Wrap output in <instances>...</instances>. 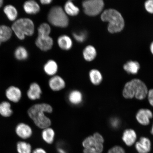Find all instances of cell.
Wrapping results in <instances>:
<instances>
[{
  "mask_svg": "<svg viewBox=\"0 0 153 153\" xmlns=\"http://www.w3.org/2000/svg\"><path fill=\"white\" fill-rule=\"evenodd\" d=\"M4 12L7 19L11 22L15 21L18 16V12L15 7L11 5L6 6L4 8Z\"/></svg>",
  "mask_w": 153,
  "mask_h": 153,
  "instance_id": "4316f807",
  "label": "cell"
},
{
  "mask_svg": "<svg viewBox=\"0 0 153 153\" xmlns=\"http://www.w3.org/2000/svg\"><path fill=\"white\" fill-rule=\"evenodd\" d=\"M123 68L127 73L136 74L138 73L140 67L139 63L137 61H129L124 65Z\"/></svg>",
  "mask_w": 153,
  "mask_h": 153,
  "instance_id": "ac0fdd59",
  "label": "cell"
},
{
  "mask_svg": "<svg viewBox=\"0 0 153 153\" xmlns=\"http://www.w3.org/2000/svg\"><path fill=\"white\" fill-rule=\"evenodd\" d=\"M48 84L50 88L53 91H60L66 87V83L64 79L57 75L52 76L49 79Z\"/></svg>",
  "mask_w": 153,
  "mask_h": 153,
  "instance_id": "7c38bea8",
  "label": "cell"
},
{
  "mask_svg": "<svg viewBox=\"0 0 153 153\" xmlns=\"http://www.w3.org/2000/svg\"><path fill=\"white\" fill-rule=\"evenodd\" d=\"M14 56L17 60H25L28 58V53L25 48L22 46H20L15 50Z\"/></svg>",
  "mask_w": 153,
  "mask_h": 153,
  "instance_id": "83f0119b",
  "label": "cell"
},
{
  "mask_svg": "<svg viewBox=\"0 0 153 153\" xmlns=\"http://www.w3.org/2000/svg\"><path fill=\"white\" fill-rule=\"evenodd\" d=\"M32 153H47L43 149L41 148H38L34 150Z\"/></svg>",
  "mask_w": 153,
  "mask_h": 153,
  "instance_id": "8d00e7d4",
  "label": "cell"
},
{
  "mask_svg": "<svg viewBox=\"0 0 153 153\" xmlns=\"http://www.w3.org/2000/svg\"><path fill=\"white\" fill-rule=\"evenodd\" d=\"M57 42L59 47L65 51L69 50L71 49L73 45L71 38L66 35L60 36L57 39Z\"/></svg>",
  "mask_w": 153,
  "mask_h": 153,
  "instance_id": "e0dca14e",
  "label": "cell"
},
{
  "mask_svg": "<svg viewBox=\"0 0 153 153\" xmlns=\"http://www.w3.org/2000/svg\"><path fill=\"white\" fill-rule=\"evenodd\" d=\"M151 133L153 135V124L152 127V130H151Z\"/></svg>",
  "mask_w": 153,
  "mask_h": 153,
  "instance_id": "b9f144b4",
  "label": "cell"
},
{
  "mask_svg": "<svg viewBox=\"0 0 153 153\" xmlns=\"http://www.w3.org/2000/svg\"><path fill=\"white\" fill-rule=\"evenodd\" d=\"M150 48L151 52L153 55V41L150 44Z\"/></svg>",
  "mask_w": 153,
  "mask_h": 153,
  "instance_id": "ab89813d",
  "label": "cell"
},
{
  "mask_svg": "<svg viewBox=\"0 0 153 153\" xmlns=\"http://www.w3.org/2000/svg\"><path fill=\"white\" fill-rule=\"evenodd\" d=\"M97 54L95 48L91 45L86 46L84 49L83 55L84 59L87 62H90L94 60Z\"/></svg>",
  "mask_w": 153,
  "mask_h": 153,
  "instance_id": "ffe728a7",
  "label": "cell"
},
{
  "mask_svg": "<svg viewBox=\"0 0 153 153\" xmlns=\"http://www.w3.org/2000/svg\"><path fill=\"white\" fill-rule=\"evenodd\" d=\"M102 0H87L82 3L84 12L88 16H94L100 14L104 8Z\"/></svg>",
  "mask_w": 153,
  "mask_h": 153,
  "instance_id": "8992f818",
  "label": "cell"
},
{
  "mask_svg": "<svg viewBox=\"0 0 153 153\" xmlns=\"http://www.w3.org/2000/svg\"><path fill=\"white\" fill-rule=\"evenodd\" d=\"M64 10L67 15L72 16H76L80 11L79 8L70 1H67L65 4Z\"/></svg>",
  "mask_w": 153,
  "mask_h": 153,
  "instance_id": "603a6c76",
  "label": "cell"
},
{
  "mask_svg": "<svg viewBox=\"0 0 153 153\" xmlns=\"http://www.w3.org/2000/svg\"><path fill=\"white\" fill-rule=\"evenodd\" d=\"M52 0H41L40 3L42 5H48L50 4L52 2Z\"/></svg>",
  "mask_w": 153,
  "mask_h": 153,
  "instance_id": "74e56055",
  "label": "cell"
},
{
  "mask_svg": "<svg viewBox=\"0 0 153 153\" xmlns=\"http://www.w3.org/2000/svg\"><path fill=\"white\" fill-rule=\"evenodd\" d=\"M137 139V134L134 130L127 129L124 131L122 135V140L128 146L133 145Z\"/></svg>",
  "mask_w": 153,
  "mask_h": 153,
  "instance_id": "9a60e30c",
  "label": "cell"
},
{
  "mask_svg": "<svg viewBox=\"0 0 153 153\" xmlns=\"http://www.w3.org/2000/svg\"><path fill=\"white\" fill-rule=\"evenodd\" d=\"M108 153H126V152L122 147L116 146L110 149Z\"/></svg>",
  "mask_w": 153,
  "mask_h": 153,
  "instance_id": "e575fe53",
  "label": "cell"
},
{
  "mask_svg": "<svg viewBox=\"0 0 153 153\" xmlns=\"http://www.w3.org/2000/svg\"><path fill=\"white\" fill-rule=\"evenodd\" d=\"M5 96L7 99L14 103H18L22 96V91L19 88L15 86H11L5 91Z\"/></svg>",
  "mask_w": 153,
  "mask_h": 153,
  "instance_id": "30bf717a",
  "label": "cell"
},
{
  "mask_svg": "<svg viewBox=\"0 0 153 153\" xmlns=\"http://www.w3.org/2000/svg\"><path fill=\"white\" fill-rule=\"evenodd\" d=\"M13 30L9 27L4 25L0 26V41L1 43L8 41L12 35Z\"/></svg>",
  "mask_w": 153,
  "mask_h": 153,
  "instance_id": "d4e9b609",
  "label": "cell"
},
{
  "mask_svg": "<svg viewBox=\"0 0 153 153\" xmlns=\"http://www.w3.org/2000/svg\"><path fill=\"white\" fill-rule=\"evenodd\" d=\"M1 43H2L1 42V41H0V45H1Z\"/></svg>",
  "mask_w": 153,
  "mask_h": 153,
  "instance_id": "7bdbcfd3",
  "label": "cell"
},
{
  "mask_svg": "<svg viewBox=\"0 0 153 153\" xmlns=\"http://www.w3.org/2000/svg\"><path fill=\"white\" fill-rule=\"evenodd\" d=\"M3 4V0H0V7H1Z\"/></svg>",
  "mask_w": 153,
  "mask_h": 153,
  "instance_id": "60d3db41",
  "label": "cell"
},
{
  "mask_svg": "<svg viewBox=\"0 0 153 153\" xmlns=\"http://www.w3.org/2000/svg\"><path fill=\"white\" fill-rule=\"evenodd\" d=\"M15 131L19 137L23 139L30 138L33 134L31 127L28 124L24 123L18 124L15 128Z\"/></svg>",
  "mask_w": 153,
  "mask_h": 153,
  "instance_id": "9c48e42d",
  "label": "cell"
},
{
  "mask_svg": "<svg viewBox=\"0 0 153 153\" xmlns=\"http://www.w3.org/2000/svg\"><path fill=\"white\" fill-rule=\"evenodd\" d=\"M103 22L108 23V30L111 33H119L125 26V21L120 13L114 9H109L103 11L101 15Z\"/></svg>",
  "mask_w": 153,
  "mask_h": 153,
  "instance_id": "7a4b0ae2",
  "label": "cell"
},
{
  "mask_svg": "<svg viewBox=\"0 0 153 153\" xmlns=\"http://www.w3.org/2000/svg\"><path fill=\"white\" fill-rule=\"evenodd\" d=\"M42 91L38 84L33 82L30 84L27 94L29 99L31 100H36L41 98Z\"/></svg>",
  "mask_w": 153,
  "mask_h": 153,
  "instance_id": "5bb4252c",
  "label": "cell"
},
{
  "mask_svg": "<svg viewBox=\"0 0 153 153\" xmlns=\"http://www.w3.org/2000/svg\"><path fill=\"white\" fill-rule=\"evenodd\" d=\"M58 152L59 153H67L66 151L63 148H59L58 149Z\"/></svg>",
  "mask_w": 153,
  "mask_h": 153,
  "instance_id": "f35d334b",
  "label": "cell"
},
{
  "mask_svg": "<svg viewBox=\"0 0 153 153\" xmlns=\"http://www.w3.org/2000/svg\"><path fill=\"white\" fill-rule=\"evenodd\" d=\"M44 70L45 74L50 76H54L58 71V65L55 61H48L44 66Z\"/></svg>",
  "mask_w": 153,
  "mask_h": 153,
  "instance_id": "44dd1931",
  "label": "cell"
},
{
  "mask_svg": "<svg viewBox=\"0 0 153 153\" xmlns=\"http://www.w3.org/2000/svg\"><path fill=\"white\" fill-rule=\"evenodd\" d=\"M68 101L71 104L74 105L81 104L83 101V95L82 93L77 90H73L69 94Z\"/></svg>",
  "mask_w": 153,
  "mask_h": 153,
  "instance_id": "d6986e66",
  "label": "cell"
},
{
  "mask_svg": "<svg viewBox=\"0 0 153 153\" xmlns=\"http://www.w3.org/2000/svg\"><path fill=\"white\" fill-rule=\"evenodd\" d=\"M24 10L27 14L34 15L37 14L40 10V7L38 4L33 0L27 1L23 5Z\"/></svg>",
  "mask_w": 153,
  "mask_h": 153,
  "instance_id": "2e32d148",
  "label": "cell"
},
{
  "mask_svg": "<svg viewBox=\"0 0 153 153\" xmlns=\"http://www.w3.org/2000/svg\"><path fill=\"white\" fill-rule=\"evenodd\" d=\"M151 146L150 140L142 137L136 143L135 148L138 153H148L151 150Z\"/></svg>",
  "mask_w": 153,
  "mask_h": 153,
  "instance_id": "4fadbf2b",
  "label": "cell"
},
{
  "mask_svg": "<svg viewBox=\"0 0 153 153\" xmlns=\"http://www.w3.org/2000/svg\"><path fill=\"white\" fill-rule=\"evenodd\" d=\"M104 139L100 133H95L86 137L82 142L83 153H102Z\"/></svg>",
  "mask_w": 153,
  "mask_h": 153,
  "instance_id": "277c9868",
  "label": "cell"
},
{
  "mask_svg": "<svg viewBox=\"0 0 153 153\" xmlns=\"http://www.w3.org/2000/svg\"><path fill=\"white\" fill-rule=\"evenodd\" d=\"M152 111L148 109L142 108L137 112L136 118L140 124L143 126L149 125L151 119L153 117Z\"/></svg>",
  "mask_w": 153,
  "mask_h": 153,
  "instance_id": "8fae6325",
  "label": "cell"
},
{
  "mask_svg": "<svg viewBox=\"0 0 153 153\" xmlns=\"http://www.w3.org/2000/svg\"><path fill=\"white\" fill-rule=\"evenodd\" d=\"M51 31V28L49 25L46 23H43L38 28V36H49Z\"/></svg>",
  "mask_w": 153,
  "mask_h": 153,
  "instance_id": "4dcf8cb0",
  "label": "cell"
},
{
  "mask_svg": "<svg viewBox=\"0 0 153 153\" xmlns=\"http://www.w3.org/2000/svg\"><path fill=\"white\" fill-rule=\"evenodd\" d=\"M42 137L43 140L48 144H51L54 141L55 133L52 128L49 127L43 129Z\"/></svg>",
  "mask_w": 153,
  "mask_h": 153,
  "instance_id": "7402d4cb",
  "label": "cell"
},
{
  "mask_svg": "<svg viewBox=\"0 0 153 153\" xmlns=\"http://www.w3.org/2000/svg\"><path fill=\"white\" fill-rule=\"evenodd\" d=\"M10 103L8 101H3L0 103V115L3 117H9L13 114Z\"/></svg>",
  "mask_w": 153,
  "mask_h": 153,
  "instance_id": "cb8c5ba5",
  "label": "cell"
},
{
  "mask_svg": "<svg viewBox=\"0 0 153 153\" xmlns=\"http://www.w3.org/2000/svg\"><path fill=\"white\" fill-rule=\"evenodd\" d=\"M73 36L76 41L79 43H83L87 37V34L85 31L74 32Z\"/></svg>",
  "mask_w": 153,
  "mask_h": 153,
  "instance_id": "1f68e13d",
  "label": "cell"
},
{
  "mask_svg": "<svg viewBox=\"0 0 153 153\" xmlns=\"http://www.w3.org/2000/svg\"><path fill=\"white\" fill-rule=\"evenodd\" d=\"M123 95L126 99H130L135 97L132 83L131 81L126 84L123 91Z\"/></svg>",
  "mask_w": 153,
  "mask_h": 153,
  "instance_id": "f1b7e54d",
  "label": "cell"
},
{
  "mask_svg": "<svg viewBox=\"0 0 153 153\" xmlns=\"http://www.w3.org/2000/svg\"><path fill=\"white\" fill-rule=\"evenodd\" d=\"M48 20L53 26L65 28L69 24L68 15L62 7L56 6L51 8L48 15Z\"/></svg>",
  "mask_w": 153,
  "mask_h": 153,
  "instance_id": "5b68a950",
  "label": "cell"
},
{
  "mask_svg": "<svg viewBox=\"0 0 153 153\" xmlns=\"http://www.w3.org/2000/svg\"><path fill=\"white\" fill-rule=\"evenodd\" d=\"M11 29L19 39H25L26 36H31L34 32V25L31 19L22 18L15 21Z\"/></svg>",
  "mask_w": 153,
  "mask_h": 153,
  "instance_id": "3957f363",
  "label": "cell"
},
{
  "mask_svg": "<svg viewBox=\"0 0 153 153\" xmlns=\"http://www.w3.org/2000/svg\"><path fill=\"white\" fill-rule=\"evenodd\" d=\"M90 80L93 85H97L102 82L103 77L102 74L97 69H92L89 73Z\"/></svg>",
  "mask_w": 153,
  "mask_h": 153,
  "instance_id": "484cf974",
  "label": "cell"
},
{
  "mask_svg": "<svg viewBox=\"0 0 153 153\" xmlns=\"http://www.w3.org/2000/svg\"><path fill=\"white\" fill-rule=\"evenodd\" d=\"M148 99L149 103L153 107V89L150 90L148 94Z\"/></svg>",
  "mask_w": 153,
  "mask_h": 153,
  "instance_id": "d590c367",
  "label": "cell"
},
{
  "mask_svg": "<svg viewBox=\"0 0 153 153\" xmlns=\"http://www.w3.org/2000/svg\"><path fill=\"white\" fill-rule=\"evenodd\" d=\"M111 127L114 129L120 127V121L119 118L113 117L111 118L110 121Z\"/></svg>",
  "mask_w": 153,
  "mask_h": 153,
  "instance_id": "836d02e7",
  "label": "cell"
},
{
  "mask_svg": "<svg viewBox=\"0 0 153 153\" xmlns=\"http://www.w3.org/2000/svg\"><path fill=\"white\" fill-rule=\"evenodd\" d=\"M35 44L38 48L43 51H47L52 48L53 40L49 36H38Z\"/></svg>",
  "mask_w": 153,
  "mask_h": 153,
  "instance_id": "ba28073f",
  "label": "cell"
},
{
  "mask_svg": "<svg viewBox=\"0 0 153 153\" xmlns=\"http://www.w3.org/2000/svg\"><path fill=\"white\" fill-rule=\"evenodd\" d=\"M17 150L19 153H31L32 147L29 143L20 141L17 143Z\"/></svg>",
  "mask_w": 153,
  "mask_h": 153,
  "instance_id": "f546056e",
  "label": "cell"
},
{
  "mask_svg": "<svg viewBox=\"0 0 153 153\" xmlns=\"http://www.w3.org/2000/svg\"><path fill=\"white\" fill-rule=\"evenodd\" d=\"M132 82L135 92V97L139 100L144 99L148 95V88L145 84L138 79H134L131 80Z\"/></svg>",
  "mask_w": 153,
  "mask_h": 153,
  "instance_id": "52a82bcc",
  "label": "cell"
},
{
  "mask_svg": "<svg viewBox=\"0 0 153 153\" xmlns=\"http://www.w3.org/2000/svg\"><path fill=\"white\" fill-rule=\"evenodd\" d=\"M53 111L52 107L46 103L34 105L28 110V116L35 125L40 128L43 129L50 127V119L45 115V113L51 114Z\"/></svg>",
  "mask_w": 153,
  "mask_h": 153,
  "instance_id": "6da1fadb",
  "label": "cell"
},
{
  "mask_svg": "<svg viewBox=\"0 0 153 153\" xmlns=\"http://www.w3.org/2000/svg\"><path fill=\"white\" fill-rule=\"evenodd\" d=\"M144 7L147 12L153 14V0H148L145 1Z\"/></svg>",
  "mask_w": 153,
  "mask_h": 153,
  "instance_id": "d6a6232c",
  "label": "cell"
}]
</instances>
